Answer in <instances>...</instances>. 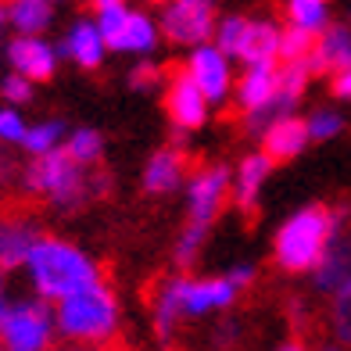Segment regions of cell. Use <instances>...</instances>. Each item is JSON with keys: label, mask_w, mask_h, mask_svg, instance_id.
<instances>
[{"label": "cell", "mask_w": 351, "mask_h": 351, "mask_svg": "<svg viewBox=\"0 0 351 351\" xmlns=\"http://www.w3.org/2000/svg\"><path fill=\"white\" fill-rule=\"evenodd\" d=\"M25 273H29V283L36 287V298L47 301V305H58V301H65L79 291H86V287L101 283V265L83 254L75 244L61 241V237H51L43 233L40 244L33 247L25 262Z\"/></svg>", "instance_id": "6da1fadb"}, {"label": "cell", "mask_w": 351, "mask_h": 351, "mask_svg": "<svg viewBox=\"0 0 351 351\" xmlns=\"http://www.w3.org/2000/svg\"><path fill=\"white\" fill-rule=\"evenodd\" d=\"M54 330L69 344H111L119 341V301L108 283H93L54 305Z\"/></svg>", "instance_id": "7a4b0ae2"}, {"label": "cell", "mask_w": 351, "mask_h": 351, "mask_svg": "<svg viewBox=\"0 0 351 351\" xmlns=\"http://www.w3.org/2000/svg\"><path fill=\"white\" fill-rule=\"evenodd\" d=\"M341 219L344 212H330L323 204H312V208L298 212L294 219H287L283 230L276 233V262L283 269H291V273L319 265L330 241L341 233Z\"/></svg>", "instance_id": "3957f363"}, {"label": "cell", "mask_w": 351, "mask_h": 351, "mask_svg": "<svg viewBox=\"0 0 351 351\" xmlns=\"http://www.w3.org/2000/svg\"><path fill=\"white\" fill-rule=\"evenodd\" d=\"M25 190L58 204V208H79L90 194H104L108 180H104V172L97 183L86 180L83 165H75L65 154V147H58L43 158H33V165L25 169Z\"/></svg>", "instance_id": "277c9868"}, {"label": "cell", "mask_w": 351, "mask_h": 351, "mask_svg": "<svg viewBox=\"0 0 351 351\" xmlns=\"http://www.w3.org/2000/svg\"><path fill=\"white\" fill-rule=\"evenodd\" d=\"M54 333V308L47 301H8V312L0 319V351H51Z\"/></svg>", "instance_id": "5b68a950"}, {"label": "cell", "mask_w": 351, "mask_h": 351, "mask_svg": "<svg viewBox=\"0 0 351 351\" xmlns=\"http://www.w3.org/2000/svg\"><path fill=\"white\" fill-rule=\"evenodd\" d=\"M40 237L43 230L25 204L0 208V273L22 269L29 262V254H33V247L40 244Z\"/></svg>", "instance_id": "8992f818"}, {"label": "cell", "mask_w": 351, "mask_h": 351, "mask_svg": "<svg viewBox=\"0 0 351 351\" xmlns=\"http://www.w3.org/2000/svg\"><path fill=\"white\" fill-rule=\"evenodd\" d=\"M162 29L172 43H201L215 33V4L212 0H172L165 4Z\"/></svg>", "instance_id": "52a82bcc"}, {"label": "cell", "mask_w": 351, "mask_h": 351, "mask_svg": "<svg viewBox=\"0 0 351 351\" xmlns=\"http://www.w3.org/2000/svg\"><path fill=\"white\" fill-rule=\"evenodd\" d=\"M230 197V169L226 165H212L201 169L190 183V222L186 226L208 230L212 219L222 212V204Z\"/></svg>", "instance_id": "ba28073f"}, {"label": "cell", "mask_w": 351, "mask_h": 351, "mask_svg": "<svg viewBox=\"0 0 351 351\" xmlns=\"http://www.w3.org/2000/svg\"><path fill=\"white\" fill-rule=\"evenodd\" d=\"M11 72L29 79V83H47L58 69V51L43 36H14L8 43Z\"/></svg>", "instance_id": "9c48e42d"}, {"label": "cell", "mask_w": 351, "mask_h": 351, "mask_svg": "<svg viewBox=\"0 0 351 351\" xmlns=\"http://www.w3.org/2000/svg\"><path fill=\"white\" fill-rule=\"evenodd\" d=\"M165 108H169V119L180 125V130H197L204 122V104L201 90L194 86V79H190L186 69H172L169 72V86H165Z\"/></svg>", "instance_id": "30bf717a"}, {"label": "cell", "mask_w": 351, "mask_h": 351, "mask_svg": "<svg viewBox=\"0 0 351 351\" xmlns=\"http://www.w3.org/2000/svg\"><path fill=\"white\" fill-rule=\"evenodd\" d=\"M186 72L204 101H222L230 93V65L215 47H197L186 61Z\"/></svg>", "instance_id": "8fae6325"}, {"label": "cell", "mask_w": 351, "mask_h": 351, "mask_svg": "<svg viewBox=\"0 0 351 351\" xmlns=\"http://www.w3.org/2000/svg\"><path fill=\"white\" fill-rule=\"evenodd\" d=\"M233 298H237V291H233L230 280H190V276H180L183 315H201L208 308H226Z\"/></svg>", "instance_id": "7c38bea8"}, {"label": "cell", "mask_w": 351, "mask_h": 351, "mask_svg": "<svg viewBox=\"0 0 351 351\" xmlns=\"http://www.w3.org/2000/svg\"><path fill=\"white\" fill-rule=\"evenodd\" d=\"M305 65H308L312 75L330 72V69H337V72L351 69V33L344 25H330L326 33L315 40V51H312V58L305 61Z\"/></svg>", "instance_id": "4fadbf2b"}, {"label": "cell", "mask_w": 351, "mask_h": 351, "mask_svg": "<svg viewBox=\"0 0 351 351\" xmlns=\"http://www.w3.org/2000/svg\"><path fill=\"white\" fill-rule=\"evenodd\" d=\"M305 140H308V125H305V119L287 115V119H276V122L265 130V151H262V154L269 158V162H287V158L301 154Z\"/></svg>", "instance_id": "5bb4252c"}, {"label": "cell", "mask_w": 351, "mask_h": 351, "mask_svg": "<svg viewBox=\"0 0 351 351\" xmlns=\"http://www.w3.org/2000/svg\"><path fill=\"white\" fill-rule=\"evenodd\" d=\"M237 58L247 61V69H258V65H276L280 61V29L273 22H251L247 19V33Z\"/></svg>", "instance_id": "9a60e30c"}, {"label": "cell", "mask_w": 351, "mask_h": 351, "mask_svg": "<svg viewBox=\"0 0 351 351\" xmlns=\"http://www.w3.org/2000/svg\"><path fill=\"white\" fill-rule=\"evenodd\" d=\"M183 176H186V154L180 147H165V151H158L147 162L143 190H147V194H169V190L180 186Z\"/></svg>", "instance_id": "2e32d148"}, {"label": "cell", "mask_w": 351, "mask_h": 351, "mask_svg": "<svg viewBox=\"0 0 351 351\" xmlns=\"http://www.w3.org/2000/svg\"><path fill=\"white\" fill-rule=\"evenodd\" d=\"M276 79H280V65H258V69L244 72L241 86H237V101H241V108L247 111V115H254V111L273 104Z\"/></svg>", "instance_id": "e0dca14e"}, {"label": "cell", "mask_w": 351, "mask_h": 351, "mask_svg": "<svg viewBox=\"0 0 351 351\" xmlns=\"http://www.w3.org/2000/svg\"><path fill=\"white\" fill-rule=\"evenodd\" d=\"M51 19H54V11L43 0H4V22L19 36H40L51 25Z\"/></svg>", "instance_id": "ac0fdd59"}, {"label": "cell", "mask_w": 351, "mask_h": 351, "mask_svg": "<svg viewBox=\"0 0 351 351\" xmlns=\"http://www.w3.org/2000/svg\"><path fill=\"white\" fill-rule=\"evenodd\" d=\"M61 51H65L72 61H79L83 69H97L101 58H104V40H101V33H97L93 22H75L69 40L61 43Z\"/></svg>", "instance_id": "d6986e66"}, {"label": "cell", "mask_w": 351, "mask_h": 351, "mask_svg": "<svg viewBox=\"0 0 351 351\" xmlns=\"http://www.w3.org/2000/svg\"><path fill=\"white\" fill-rule=\"evenodd\" d=\"M287 29H298V33H308V36H323L326 29V0H283L280 4Z\"/></svg>", "instance_id": "ffe728a7"}, {"label": "cell", "mask_w": 351, "mask_h": 351, "mask_svg": "<svg viewBox=\"0 0 351 351\" xmlns=\"http://www.w3.org/2000/svg\"><path fill=\"white\" fill-rule=\"evenodd\" d=\"M269 169H273V162H269L265 154H251L241 162V169H237V204L251 215L254 212V201H258V186L265 183Z\"/></svg>", "instance_id": "44dd1931"}, {"label": "cell", "mask_w": 351, "mask_h": 351, "mask_svg": "<svg viewBox=\"0 0 351 351\" xmlns=\"http://www.w3.org/2000/svg\"><path fill=\"white\" fill-rule=\"evenodd\" d=\"M348 276H351V247L341 244V237H333L330 247H326V254H323V262H319L315 280H319V287H323V291H337Z\"/></svg>", "instance_id": "7402d4cb"}, {"label": "cell", "mask_w": 351, "mask_h": 351, "mask_svg": "<svg viewBox=\"0 0 351 351\" xmlns=\"http://www.w3.org/2000/svg\"><path fill=\"white\" fill-rule=\"evenodd\" d=\"M154 40H158L154 25L143 19V14L125 11V22H122V29H119V36L111 40V47H115V51H151Z\"/></svg>", "instance_id": "603a6c76"}, {"label": "cell", "mask_w": 351, "mask_h": 351, "mask_svg": "<svg viewBox=\"0 0 351 351\" xmlns=\"http://www.w3.org/2000/svg\"><path fill=\"white\" fill-rule=\"evenodd\" d=\"M101 151H104V140L101 133H93V130H75L65 143V154L72 158L75 165H93V162H101Z\"/></svg>", "instance_id": "cb8c5ba5"}, {"label": "cell", "mask_w": 351, "mask_h": 351, "mask_svg": "<svg viewBox=\"0 0 351 351\" xmlns=\"http://www.w3.org/2000/svg\"><path fill=\"white\" fill-rule=\"evenodd\" d=\"M22 147L33 158H43V154L58 151L61 147V122H40V125H33V130L25 133Z\"/></svg>", "instance_id": "d4e9b609"}, {"label": "cell", "mask_w": 351, "mask_h": 351, "mask_svg": "<svg viewBox=\"0 0 351 351\" xmlns=\"http://www.w3.org/2000/svg\"><path fill=\"white\" fill-rule=\"evenodd\" d=\"M315 40H319V36L298 33V29H287V33H280V61H283V65H294V61H308L312 51H315Z\"/></svg>", "instance_id": "484cf974"}, {"label": "cell", "mask_w": 351, "mask_h": 351, "mask_svg": "<svg viewBox=\"0 0 351 351\" xmlns=\"http://www.w3.org/2000/svg\"><path fill=\"white\" fill-rule=\"evenodd\" d=\"M333 330L341 341H351V276L333 291Z\"/></svg>", "instance_id": "4316f807"}, {"label": "cell", "mask_w": 351, "mask_h": 351, "mask_svg": "<svg viewBox=\"0 0 351 351\" xmlns=\"http://www.w3.org/2000/svg\"><path fill=\"white\" fill-rule=\"evenodd\" d=\"M244 33H247V19H226V22L215 29V40H219L215 51H219L222 58L237 54V51H241V43H244Z\"/></svg>", "instance_id": "83f0119b"}, {"label": "cell", "mask_w": 351, "mask_h": 351, "mask_svg": "<svg viewBox=\"0 0 351 351\" xmlns=\"http://www.w3.org/2000/svg\"><path fill=\"white\" fill-rule=\"evenodd\" d=\"M25 133H29V125H25V119L19 115V111L14 108L0 111V143H22Z\"/></svg>", "instance_id": "f1b7e54d"}, {"label": "cell", "mask_w": 351, "mask_h": 351, "mask_svg": "<svg viewBox=\"0 0 351 351\" xmlns=\"http://www.w3.org/2000/svg\"><path fill=\"white\" fill-rule=\"evenodd\" d=\"M308 125V136H315V140H330V136H337L341 133V115H333V111H315V115L305 122Z\"/></svg>", "instance_id": "f546056e"}, {"label": "cell", "mask_w": 351, "mask_h": 351, "mask_svg": "<svg viewBox=\"0 0 351 351\" xmlns=\"http://www.w3.org/2000/svg\"><path fill=\"white\" fill-rule=\"evenodd\" d=\"M0 93H4V101H8V104H25L29 97H33V83L11 72V75L4 79V86H0Z\"/></svg>", "instance_id": "4dcf8cb0"}, {"label": "cell", "mask_w": 351, "mask_h": 351, "mask_svg": "<svg viewBox=\"0 0 351 351\" xmlns=\"http://www.w3.org/2000/svg\"><path fill=\"white\" fill-rule=\"evenodd\" d=\"M51 351H125V348L119 341H111V344H69V341H61Z\"/></svg>", "instance_id": "1f68e13d"}, {"label": "cell", "mask_w": 351, "mask_h": 351, "mask_svg": "<svg viewBox=\"0 0 351 351\" xmlns=\"http://www.w3.org/2000/svg\"><path fill=\"white\" fill-rule=\"evenodd\" d=\"M154 83H158V69L140 65V69L133 72V86H136V90H147V86H154Z\"/></svg>", "instance_id": "d6a6232c"}, {"label": "cell", "mask_w": 351, "mask_h": 351, "mask_svg": "<svg viewBox=\"0 0 351 351\" xmlns=\"http://www.w3.org/2000/svg\"><path fill=\"white\" fill-rule=\"evenodd\" d=\"M226 280L233 283V291H241V287H247V283L254 280V265H241V269H233V273H230Z\"/></svg>", "instance_id": "836d02e7"}, {"label": "cell", "mask_w": 351, "mask_h": 351, "mask_svg": "<svg viewBox=\"0 0 351 351\" xmlns=\"http://www.w3.org/2000/svg\"><path fill=\"white\" fill-rule=\"evenodd\" d=\"M333 93H337V97H344V101H351V69L337 72V79H333Z\"/></svg>", "instance_id": "e575fe53"}, {"label": "cell", "mask_w": 351, "mask_h": 351, "mask_svg": "<svg viewBox=\"0 0 351 351\" xmlns=\"http://www.w3.org/2000/svg\"><path fill=\"white\" fill-rule=\"evenodd\" d=\"M11 172H14V165H11V158L0 151V190H4L8 183H11Z\"/></svg>", "instance_id": "d590c367"}, {"label": "cell", "mask_w": 351, "mask_h": 351, "mask_svg": "<svg viewBox=\"0 0 351 351\" xmlns=\"http://www.w3.org/2000/svg\"><path fill=\"white\" fill-rule=\"evenodd\" d=\"M122 4V0H93V8H97V14L101 11H108V8H119Z\"/></svg>", "instance_id": "8d00e7d4"}, {"label": "cell", "mask_w": 351, "mask_h": 351, "mask_svg": "<svg viewBox=\"0 0 351 351\" xmlns=\"http://www.w3.org/2000/svg\"><path fill=\"white\" fill-rule=\"evenodd\" d=\"M8 312V294H4V273H0V319Z\"/></svg>", "instance_id": "74e56055"}, {"label": "cell", "mask_w": 351, "mask_h": 351, "mask_svg": "<svg viewBox=\"0 0 351 351\" xmlns=\"http://www.w3.org/2000/svg\"><path fill=\"white\" fill-rule=\"evenodd\" d=\"M280 351H305V344H301V341H291V344H283Z\"/></svg>", "instance_id": "f35d334b"}, {"label": "cell", "mask_w": 351, "mask_h": 351, "mask_svg": "<svg viewBox=\"0 0 351 351\" xmlns=\"http://www.w3.org/2000/svg\"><path fill=\"white\" fill-rule=\"evenodd\" d=\"M151 4H172V0H151Z\"/></svg>", "instance_id": "ab89813d"}, {"label": "cell", "mask_w": 351, "mask_h": 351, "mask_svg": "<svg viewBox=\"0 0 351 351\" xmlns=\"http://www.w3.org/2000/svg\"><path fill=\"white\" fill-rule=\"evenodd\" d=\"M43 4H54V0H43Z\"/></svg>", "instance_id": "60d3db41"}, {"label": "cell", "mask_w": 351, "mask_h": 351, "mask_svg": "<svg viewBox=\"0 0 351 351\" xmlns=\"http://www.w3.org/2000/svg\"><path fill=\"white\" fill-rule=\"evenodd\" d=\"M326 351H337V348H326Z\"/></svg>", "instance_id": "b9f144b4"}]
</instances>
